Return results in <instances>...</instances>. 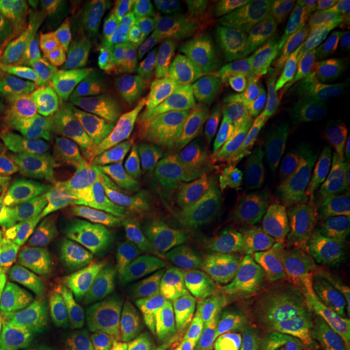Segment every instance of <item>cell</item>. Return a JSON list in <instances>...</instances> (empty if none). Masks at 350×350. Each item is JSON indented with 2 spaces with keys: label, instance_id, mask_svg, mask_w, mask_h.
I'll return each instance as SVG.
<instances>
[{
  "label": "cell",
  "instance_id": "6da1fadb",
  "mask_svg": "<svg viewBox=\"0 0 350 350\" xmlns=\"http://www.w3.org/2000/svg\"><path fill=\"white\" fill-rule=\"evenodd\" d=\"M137 51L126 33L88 29L86 66L75 92L55 109L33 121L16 140L0 165V191L10 195H57L72 167L88 126Z\"/></svg>",
  "mask_w": 350,
  "mask_h": 350
},
{
  "label": "cell",
  "instance_id": "2e32d148",
  "mask_svg": "<svg viewBox=\"0 0 350 350\" xmlns=\"http://www.w3.org/2000/svg\"><path fill=\"white\" fill-rule=\"evenodd\" d=\"M117 101L119 144L131 163L140 162L183 138L174 117L163 105L162 96H148L138 100H126L121 96Z\"/></svg>",
  "mask_w": 350,
  "mask_h": 350
},
{
  "label": "cell",
  "instance_id": "5bb4252c",
  "mask_svg": "<svg viewBox=\"0 0 350 350\" xmlns=\"http://www.w3.org/2000/svg\"><path fill=\"white\" fill-rule=\"evenodd\" d=\"M292 187L301 206L321 220H349V204L338 181L333 144L304 135Z\"/></svg>",
  "mask_w": 350,
  "mask_h": 350
},
{
  "label": "cell",
  "instance_id": "4fadbf2b",
  "mask_svg": "<svg viewBox=\"0 0 350 350\" xmlns=\"http://www.w3.org/2000/svg\"><path fill=\"white\" fill-rule=\"evenodd\" d=\"M117 121L119 101L111 98L92 119L76 152L72 167L57 195L88 199L96 189L125 174Z\"/></svg>",
  "mask_w": 350,
  "mask_h": 350
},
{
  "label": "cell",
  "instance_id": "9c48e42d",
  "mask_svg": "<svg viewBox=\"0 0 350 350\" xmlns=\"http://www.w3.org/2000/svg\"><path fill=\"white\" fill-rule=\"evenodd\" d=\"M319 251L308 228L284 211L253 234L208 290L211 296L267 292L315 280Z\"/></svg>",
  "mask_w": 350,
  "mask_h": 350
},
{
  "label": "cell",
  "instance_id": "277c9868",
  "mask_svg": "<svg viewBox=\"0 0 350 350\" xmlns=\"http://www.w3.org/2000/svg\"><path fill=\"white\" fill-rule=\"evenodd\" d=\"M282 208L276 204H241L206 211H175L154 241L152 257L160 262L175 292L199 304L236 251L269 224Z\"/></svg>",
  "mask_w": 350,
  "mask_h": 350
},
{
  "label": "cell",
  "instance_id": "7a4b0ae2",
  "mask_svg": "<svg viewBox=\"0 0 350 350\" xmlns=\"http://www.w3.org/2000/svg\"><path fill=\"white\" fill-rule=\"evenodd\" d=\"M88 25L72 0H0V39L36 78L33 121L63 103L86 66Z\"/></svg>",
  "mask_w": 350,
  "mask_h": 350
},
{
  "label": "cell",
  "instance_id": "7402d4cb",
  "mask_svg": "<svg viewBox=\"0 0 350 350\" xmlns=\"http://www.w3.org/2000/svg\"><path fill=\"white\" fill-rule=\"evenodd\" d=\"M350 135V90L340 100L323 113L321 117L308 121L306 137L317 138L323 142H337L338 138Z\"/></svg>",
  "mask_w": 350,
  "mask_h": 350
},
{
  "label": "cell",
  "instance_id": "603a6c76",
  "mask_svg": "<svg viewBox=\"0 0 350 350\" xmlns=\"http://www.w3.org/2000/svg\"><path fill=\"white\" fill-rule=\"evenodd\" d=\"M216 325H218V333H220L226 350H294L286 345L276 342V340L259 337L251 331H245L218 313H216Z\"/></svg>",
  "mask_w": 350,
  "mask_h": 350
},
{
  "label": "cell",
  "instance_id": "30bf717a",
  "mask_svg": "<svg viewBox=\"0 0 350 350\" xmlns=\"http://www.w3.org/2000/svg\"><path fill=\"white\" fill-rule=\"evenodd\" d=\"M22 310L12 350H100L111 329L92 284L16 296Z\"/></svg>",
  "mask_w": 350,
  "mask_h": 350
},
{
  "label": "cell",
  "instance_id": "83f0119b",
  "mask_svg": "<svg viewBox=\"0 0 350 350\" xmlns=\"http://www.w3.org/2000/svg\"><path fill=\"white\" fill-rule=\"evenodd\" d=\"M342 257H345V265H347V271L350 275V236L345 239V247H342Z\"/></svg>",
  "mask_w": 350,
  "mask_h": 350
},
{
  "label": "cell",
  "instance_id": "9a60e30c",
  "mask_svg": "<svg viewBox=\"0 0 350 350\" xmlns=\"http://www.w3.org/2000/svg\"><path fill=\"white\" fill-rule=\"evenodd\" d=\"M162 101L174 117L181 137L200 156L213 131L216 113L211 59L206 53H200L191 61L183 75L175 80L174 86L162 94Z\"/></svg>",
  "mask_w": 350,
  "mask_h": 350
},
{
  "label": "cell",
  "instance_id": "e0dca14e",
  "mask_svg": "<svg viewBox=\"0 0 350 350\" xmlns=\"http://www.w3.org/2000/svg\"><path fill=\"white\" fill-rule=\"evenodd\" d=\"M36 103L38 88L31 68L0 39V165L33 123Z\"/></svg>",
  "mask_w": 350,
  "mask_h": 350
},
{
  "label": "cell",
  "instance_id": "7c38bea8",
  "mask_svg": "<svg viewBox=\"0 0 350 350\" xmlns=\"http://www.w3.org/2000/svg\"><path fill=\"white\" fill-rule=\"evenodd\" d=\"M0 211L20 222L39 226L66 238L94 243L109 255L113 230L105 214L92 200L66 195H10L0 191Z\"/></svg>",
  "mask_w": 350,
  "mask_h": 350
},
{
  "label": "cell",
  "instance_id": "f1b7e54d",
  "mask_svg": "<svg viewBox=\"0 0 350 350\" xmlns=\"http://www.w3.org/2000/svg\"><path fill=\"white\" fill-rule=\"evenodd\" d=\"M100 350H131V349H125V347H121V345H117V342H113L111 340V342H107V345Z\"/></svg>",
  "mask_w": 350,
  "mask_h": 350
},
{
  "label": "cell",
  "instance_id": "ffe728a7",
  "mask_svg": "<svg viewBox=\"0 0 350 350\" xmlns=\"http://www.w3.org/2000/svg\"><path fill=\"white\" fill-rule=\"evenodd\" d=\"M187 4L177 0H126L121 2V14L126 36L135 45L156 47L174 33Z\"/></svg>",
  "mask_w": 350,
  "mask_h": 350
},
{
  "label": "cell",
  "instance_id": "ac0fdd59",
  "mask_svg": "<svg viewBox=\"0 0 350 350\" xmlns=\"http://www.w3.org/2000/svg\"><path fill=\"white\" fill-rule=\"evenodd\" d=\"M133 172L162 199H187L199 181V154L185 138L133 163Z\"/></svg>",
  "mask_w": 350,
  "mask_h": 350
},
{
  "label": "cell",
  "instance_id": "8fae6325",
  "mask_svg": "<svg viewBox=\"0 0 350 350\" xmlns=\"http://www.w3.org/2000/svg\"><path fill=\"white\" fill-rule=\"evenodd\" d=\"M88 200L100 206L111 226L115 241L109 259L115 262L148 255L158 234L175 213L172 202L158 197L135 172H125L98 187Z\"/></svg>",
  "mask_w": 350,
  "mask_h": 350
},
{
  "label": "cell",
  "instance_id": "d6986e66",
  "mask_svg": "<svg viewBox=\"0 0 350 350\" xmlns=\"http://www.w3.org/2000/svg\"><path fill=\"white\" fill-rule=\"evenodd\" d=\"M350 90V55L337 38H333L319 57L313 61L310 72V119L327 113Z\"/></svg>",
  "mask_w": 350,
  "mask_h": 350
},
{
  "label": "cell",
  "instance_id": "484cf974",
  "mask_svg": "<svg viewBox=\"0 0 350 350\" xmlns=\"http://www.w3.org/2000/svg\"><path fill=\"white\" fill-rule=\"evenodd\" d=\"M335 38L342 43V47L350 55V2L347 4V8H345V14H342V20H340V25H338Z\"/></svg>",
  "mask_w": 350,
  "mask_h": 350
},
{
  "label": "cell",
  "instance_id": "4316f807",
  "mask_svg": "<svg viewBox=\"0 0 350 350\" xmlns=\"http://www.w3.org/2000/svg\"><path fill=\"white\" fill-rule=\"evenodd\" d=\"M12 218L8 216V214H4L2 211H0V239L6 236V232L10 230V226H12Z\"/></svg>",
  "mask_w": 350,
  "mask_h": 350
},
{
  "label": "cell",
  "instance_id": "d4e9b609",
  "mask_svg": "<svg viewBox=\"0 0 350 350\" xmlns=\"http://www.w3.org/2000/svg\"><path fill=\"white\" fill-rule=\"evenodd\" d=\"M14 329H16V321H14L12 313L8 310V306L0 300V350L8 340L12 342Z\"/></svg>",
  "mask_w": 350,
  "mask_h": 350
},
{
  "label": "cell",
  "instance_id": "cb8c5ba5",
  "mask_svg": "<svg viewBox=\"0 0 350 350\" xmlns=\"http://www.w3.org/2000/svg\"><path fill=\"white\" fill-rule=\"evenodd\" d=\"M333 152H335V160H337L338 181H340V187H342V193L347 197V204H349L350 220V135L333 142Z\"/></svg>",
  "mask_w": 350,
  "mask_h": 350
},
{
  "label": "cell",
  "instance_id": "8992f818",
  "mask_svg": "<svg viewBox=\"0 0 350 350\" xmlns=\"http://www.w3.org/2000/svg\"><path fill=\"white\" fill-rule=\"evenodd\" d=\"M275 142L269 113L243 105L213 126L200 152L199 181L185 199L187 211L250 204L262 187Z\"/></svg>",
  "mask_w": 350,
  "mask_h": 350
},
{
  "label": "cell",
  "instance_id": "44dd1931",
  "mask_svg": "<svg viewBox=\"0 0 350 350\" xmlns=\"http://www.w3.org/2000/svg\"><path fill=\"white\" fill-rule=\"evenodd\" d=\"M150 350H226L216 325V312L189 310L174 333Z\"/></svg>",
  "mask_w": 350,
  "mask_h": 350
},
{
  "label": "cell",
  "instance_id": "ba28073f",
  "mask_svg": "<svg viewBox=\"0 0 350 350\" xmlns=\"http://www.w3.org/2000/svg\"><path fill=\"white\" fill-rule=\"evenodd\" d=\"M107 267L105 250L27 222L0 239V288L14 296L90 284Z\"/></svg>",
  "mask_w": 350,
  "mask_h": 350
},
{
  "label": "cell",
  "instance_id": "52a82bcc",
  "mask_svg": "<svg viewBox=\"0 0 350 350\" xmlns=\"http://www.w3.org/2000/svg\"><path fill=\"white\" fill-rule=\"evenodd\" d=\"M111 329V340L131 350H150L181 321L179 296L152 255L109 265L92 282Z\"/></svg>",
  "mask_w": 350,
  "mask_h": 350
},
{
  "label": "cell",
  "instance_id": "3957f363",
  "mask_svg": "<svg viewBox=\"0 0 350 350\" xmlns=\"http://www.w3.org/2000/svg\"><path fill=\"white\" fill-rule=\"evenodd\" d=\"M214 312L294 350H350V294L329 280L211 296Z\"/></svg>",
  "mask_w": 350,
  "mask_h": 350
},
{
  "label": "cell",
  "instance_id": "5b68a950",
  "mask_svg": "<svg viewBox=\"0 0 350 350\" xmlns=\"http://www.w3.org/2000/svg\"><path fill=\"white\" fill-rule=\"evenodd\" d=\"M333 8L319 0H276L262 8L245 43V76L269 115H286L296 98L306 53L331 20Z\"/></svg>",
  "mask_w": 350,
  "mask_h": 350
}]
</instances>
